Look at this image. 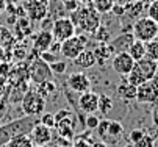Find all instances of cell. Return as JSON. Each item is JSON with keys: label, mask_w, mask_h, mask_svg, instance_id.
Listing matches in <instances>:
<instances>
[{"label": "cell", "mask_w": 158, "mask_h": 147, "mask_svg": "<svg viewBox=\"0 0 158 147\" xmlns=\"http://www.w3.org/2000/svg\"><path fill=\"white\" fill-rule=\"evenodd\" d=\"M75 28H80L85 35H93L102 24V14H99L93 6H78L69 14Z\"/></svg>", "instance_id": "obj_1"}, {"label": "cell", "mask_w": 158, "mask_h": 147, "mask_svg": "<svg viewBox=\"0 0 158 147\" xmlns=\"http://www.w3.org/2000/svg\"><path fill=\"white\" fill-rule=\"evenodd\" d=\"M155 71H156V61L143 58L139 61H135V66H133L131 72L125 78H127V81L130 83V85L139 86L141 83H144V81L153 80Z\"/></svg>", "instance_id": "obj_2"}, {"label": "cell", "mask_w": 158, "mask_h": 147, "mask_svg": "<svg viewBox=\"0 0 158 147\" xmlns=\"http://www.w3.org/2000/svg\"><path fill=\"white\" fill-rule=\"evenodd\" d=\"M46 99H44L35 88H28V91L24 94L20 102V108L25 116H35L39 117L46 111Z\"/></svg>", "instance_id": "obj_3"}, {"label": "cell", "mask_w": 158, "mask_h": 147, "mask_svg": "<svg viewBox=\"0 0 158 147\" xmlns=\"http://www.w3.org/2000/svg\"><path fill=\"white\" fill-rule=\"evenodd\" d=\"M131 35L135 39L143 41V43H149L158 38V24L155 20H152L147 16H143L136 19L131 25Z\"/></svg>", "instance_id": "obj_4"}, {"label": "cell", "mask_w": 158, "mask_h": 147, "mask_svg": "<svg viewBox=\"0 0 158 147\" xmlns=\"http://www.w3.org/2000/svg\"><path fill=\"white\" fill-rule=\"evenodd\" d=\"M85 49H89L88 35H75L61 43V55L64 59H75Z\"/></svg>", "instance_id": "obj_5"}, {"label": "cell", "mask_w": 158, "mask_h": 147, "mask_svg": "<svg viewBox=\"0 0 158 147\" xmlns=\"http://www.w3.org/2000/svg\"><path fill=\"white\" fill-rule=\"evenodd\" d=\"M39 122V117H35V116H22V117H17L5 125H2V129L5 130V133L11 138L14 136H19V135H30V132L33 130V127Z\"/></svg>", "instance_id": "obj_6"}, {"label": "cell", "mask_w": 158, "mask_h": 147, "mask_svg": "<svg viewBox=\"0 0 158 147\" xmlns=\"http://www.w3.org/2000/svg\"><path fill=\"white\" fill-rule=\"evenodd\" d=\"M50 31L53 35V39L60 41V43H63V41H66V39H69V38L77 35V28H75L74 22L69 19V16L55 19Z\"/></svg>", "instance_id": "obj_7"}, {"label": "cell", "mask_w": 158, "mask_h": 147, "mask_svg": "<svg viewBox=\"0 0 158 147\" xmlns=\"http://www.w3.org/2000/svg\"><path fill=\"white\" fill-rule=\"evenodd\" d=\"M28 75H30V80L35 83V85L42 83L46 80H53L50 64H47L46 61H42L39 56L28 63Z\"/></svg>", "instance_id": "obj_8"}, {"label": "cell", "mask_w": 158, "mask_h": 147, "mask_svg": "<svg viewBox=\"0 0 158 147\" xmlns=\"http://www.w3.org/2000/svg\"><path fill=\"white\" fill-rule=\"evenodd\" d=\"M27 11V17L31 22H41L49 16V2L47 0H24L20 2Z\"/></svg>", "instance_id": "obj_9"}, {"label": "cell", "mask_w": 158, "mask_h": 147, "mask_svg": "<svg viewBox=\"0 0 158 147\" xmlns=\"http://www.w3.org/2000/svg\"><path fill=\"white\" fill-rule=\"evenodd\" d=\"M66 85L75 94H81V92H86V91H91V78H89L83 71H77V72H72V74L67 75Z\"/></svg>", "instance_id": "obj_10"}, {"label": "cell", "mask_w": 158, "mask_h": 147, "mask_svg": "<svg viewBox=\"0 0 158 147\" xmlns=\"http://www.w3.org/2000/svg\"><path fill=\"white\" fill-rule=\"evenodd\" d=\"M136 102L153 105L158 102V85L153 80L144 81L139 86H136Z\"/></svg>", "instance_id": "obj_11"}, {"label": "cell", "mask_w": 158, "mask_h": 147, "mask_svg": "<svg viewBox=\"0 0 158 147\" xmlns=\"http://www.w3.org/2000/svg\"><path fill=\"white\" fill-rule=\"evenodd\" d=\"M133 66H135V59L127 52L116 53V55H113V58H111V67H113V71H114L118 75H121V77H127L131 72Z\"/></svg>", "instance_id": "obj_12"}, {"label": "cell", "mask_w": 158, "mask_h": 147, "mask_svg": "<svg viewBox=\"0 0 158 147\" xmlns=\"http://www.w3.org/2000/svg\"><path fill=\"white\" fill-rule=\"evenodd\" d=\"M77 102H78L80 111L85 114H96V111L99 110V94L97 92H93V91L81 92Z\"/></svg>", "instance_id": "obj_13"}, {"label": "cell", "mask_w": 158, "mask_h": 147, "mask_svg": "<svg viewBox=\"0 0 158 147\" xmlns=\"http://www.w3.org/2000/svg\"><path fill=\"white\" fill-rule=\"evenodd\" d=\"M53 35L52 31H47V30H41L38 31L36 35H33L31 38V50L38 55H41L42 52H47L53 43Z\"/></svg>", "instance_id": "obj_14"}, {"label": "cell", "mask_w": 158, "mask_h": 147, "mask_svg": "<svg viewBox=\"0 0 158 147\" xmlns=\"http://www.w3.org/2000/svg\"><path fill=\"white\" fill-rule=\"evenodd\" d=\"M133 41H135V36L131 33H121L114 38H111V41L108 43V47L113 52V55L124 53V52H128L130 46L133 44Z\"/></svg>", "instance_id": "obj_15"}, {"label": "cell", "mask_w": 158, "mask_h": 147, "mask_svg": "<svg viewBox=\"0 0 158 147\" xmlns=\"http://www.w3.org/2000/svg\"><path fill=\"white\" fill-rule=\"evenodd\" d=\"M30 138L33 141L35 145H44V144H49L53 138L52 135V129L46 127V125H42L41 122H38L33 130L30 132Z\"/></svg>", "instance_id": "obj_16"}, {"label": "cell", "mask_w": 158, "mask_h": 147, "mask_svg": "<svg viewBox=\"0 0 158 147\" xmlns=\"http://www.w3.org/2000/svg\"><path fill=\"white\" fill-rule=\"evenodd\" d=\"M35 31V22L25 16V17H17L14 22V35L17 39H27L28 36H33Z\"/></svg>", "instance_id": "obj_17"}, {"label": "cell", "mask_w": 158, "mask_h": 147, "mask_svg": "<svg viewBox=\"0 0 158 147\" xmlns=\"http://www.w3.org/2000/svg\"><path fill=\"white\" fill-rule=\"evenodd\" d=\"M93 53H94L96 64H99L100 67H105L106 63L111 61V58H113V52L110 50L108 44H96L93 47Z\"/></svg>", "instance_id": "obj_18"}, {"label": "cell", "mask_w": 158, "mask_h": 147, "mask_svg": "<svg viewBox=\"0 0 158 147\" xmlns=\"http://www.w3.org/2000/svg\"><path fill=\"white\" fill-rule=\"evenodd\" d=\"M124 6H125V14L122 16V17H127V19H130L131 22H135L136 19H139V17H143V13L146 11V5H143L141 2H138V0H131V2H127V3H124Z\"/></svg>", "instance_id": "obj_19"}, {"label": "cell", "mask_w": 158, "mask_h": 147, "mask_svg": "<svg viewBox=\"0 0 158 147\" xmlns=\"http://www.w3.org/2000/svg\"><path fill=\"white\" fill-rule=\"evenodd\" d=\"M72 63H74L77 67H80L81 71L96 66V59H94V53H93V50H91V49H85V50H83L75 59H72Z\"/></svg>", "instance_id": "obj_20"}, {"label": "cell", "mask_w": 158, "mask_h": 147, "mask_svg": "<svg viewBox=\"0 0 158 147\" xmlns=\"http://www.w3.org/2000/svg\"><path fill=\"white\" fill-rule=\"evenodd\" d=\"M122 133H124L122 124L118 122V120H110V122H108V129H106V133H105L103 141H106V142H118V141L121 139Z\"/></svg>", "instance_id": "obj_21"}, {"label": "cell", "mask_w": 158, "mask_h": 147, "mask_svg": "<svg viewBox=\"0 0 158 147\" xmlns=\"http://www.w3.org/2000/svg\"><path fill=\"white\" fill-rule=\"evenodd\" d=\"M116 94L122 100H136V86L130 85L127 78L124 77V81L121 85H118V88H116Z\"/></svg>", "instance_id": "obj_22"}, {"label": "cell", "mask_w": 158, "mask_h": 147, "mask_svg": "<svg viewBox=\"0 0 158 147\" xmlns=\"http://www.w3.org/2000/svg\"><path fill=\"white\" fill-rule=\"evenodd\" d=\"M35 89L46 99H50L56 91H58V85H56V81L55 80H46V81H42V83H38V85L35 86Z\"/></svg>", "instance_id": "obj_23"}, {"label": "cell", "mask_w": 158, "mask_h": 147, "mask_svg": "<svg viewBox=\"0 0 158 147\" xmlns=\"http://www.w3.org/2000/svg\"><path fill=\"white\" fill-rule=\"evenodd\" d=\"M91 36H93V39H94V43H97V44H108L110 41H111V38H113L110 28H108L105 24H100L99 28H97Z\"/></svg>", "instance_id": "obj_24"}, {"label": "cell", "mask_w": 158, "mask_h": 147, "mask_svg": "<svg viewBox=\"0 0 158 147\" xmlns=\"http://www.w3.org/2000/svg\"><path fill=\"white\" fill-rule=\"evenodd\" d=\"M135 61H139L143 58H146V43H143V41H138L135 39L133 44L130 46L128 52H127Z\"/></svg>", "instance_id": "obj_25"}, {"label": "cell", "mask_w": 158, "mask_h": 147, "mask_svg": "<svg viewBox=\"0 0 158 147\" xmlns=\"http://www.w3.org/2000/svg\"><path fill=\"white\" fill-rule=\"evenodd\" d=\"M14 43L16 36L6 27H0V49H13Z\"/></svg>", "instance_id": "obj_26"}, {"label": "cell", "mask_w": 158, "mask_h": 147, "mask_svg": "<svg viewBox=\"0 0 158 147\" xmlns=\"http://www.w3.org/2000/svg\"><path fill=\"white\" fill-rule=\"evenodd\" d=\"M118 2L119 0H93V8L99 14H108V13H111V8Z\"/></svg>", "instance_id": "obj_27"}, {"label": "cell", "mask_w": 158, "mask_h": 147, "mask_svg": "<svg viewBox=\"0 0 158 147\" xmlns=\"http://www.w3.org/2000/svg\"><path fill=\"white\" fill-rule=\"evenodd\" d=\"M6 147H35L30 135H19L8 141Z\"/></svg>", "instance_id": "obj_28"}, {"label": "cell", "mask_w": 158, "mask_h": 147, "mask_svg": "<svg viewBox=\"0 0 158 147\" xmlns=\"http://www.w3.org/2000/svg\"><path fill=\"white\" fill-rule=\"evenodd\" d=\"M113 107H114V102H113V99H111L110 96H106V94H99V110H97V111H100L103 116H106V114L113 110Z\"/></svg>", "instance_id": "obj_29"}, {"label": "cell", "mask_w": 158, "mask_h": 147, "mask_svg": "<svg viewBox=\"0 0 158 147\" xmlns=\"http://www.w3.org/2000/svg\"><path fill=\"white\" fill-rule=\"evenodd\" d=\"M146 58L152 61H158V38L146 43Z\"/></svg>", "instance_id": "obj_30"}, {"label": "cell", "mask_w": 158, "mask_h": 147, "mask_svg": "<svg viewBox=\"0 0 158 147\" xmlns=\"http://www.w3.org/2000/svg\"><path fill=\"white\" fill-rule=\"evenodd\" d=\"M39 122L42 124V125H46V127H49V129H55V125H56V122H55V114H52V113H46L44 111L41 116H39Z\"/></svg>", "instance_id": "obj_31"}, {"label": "cell", "mask_w": 158, "mask_h": 147, "mask_svg": "<svg viewBox=\"0 0 158 147\" xmlns=\"http://www.w3.org/2000/svg\"><path fill=\"white\" fill-rule=\"evenodd\" d=\"M50 69H52V74L63 75L66 72V69H67V63L64 59H56V61H53L50 64Z\"/></svg>", "instance_id": "obj_32"}, {"label": "cell", "mask_w": 158, "mask_h": 147, "mask_svg": "<svg viewBox=\"0 0 158 147\" xmlns=\"http://www.w3.org/2000/svg\"><path fill=\"white\" fill-rule=\"evenodd\" d=\"M155 139L156 136L155 135H150V133H144V136L136 142V147H153L155 145Z\"/></svg>", "instance_id": "obj_33"}, {"label": "cell", "mask_w": 158, "mask_h": 147, "mask_svg": "<svg viewBox=\"0 0 158 147\" xmlns=\"http://www.w3.org/2000/svg\"><path fill=\"white\" fill-rule=\"evenodd\" d=\"M100 122V117L96 116V114H86V119H85V127L88 130H96L97 125Z\"/></svg>", "instance_id": "obj_34"}, {"label": "cell", "mask_w": 158, "mask_h": 147, "mask_svg": "<svg viewBox=\"0 0 158 147\" xmlns=\"http://www.w3.org/2000/svg\"><path fill=\"white\" fill-rule=\"evenodd\" d=\"M146 13H147V17H150L152 20H155L158 24V0H153L150 5H147Z\"/></svg>", "instance_id": "obj_35"}, {"label": "cell", "mask_w": 158, "mask_h": 147, "mask_svg": "<svg viewBox=\"0 0 158 147\" xmlns=\"http://www.w3.org/2000/svg\"><path fill=\"white\" fill-rule=\"evenodd\" d=\"M144 133H146V130H143V129H133V130L128 133V142L136 144V142L144 136Z\"/></svg>", "instance_id": "obj_36"}, {"label": "cell", "mask_w": 158, "mask_h": 147, "mask_svg": "<svg viewBox=\"0 0 158 147\" xmlns=\"http://www.w3.org/2000/svg\"><path fill=\"white\" fill-rule=\"evenodd\" d=\"M11 71H13V66L6 61H2L0 63V78H6L11 75Z\"/></svg>", "instance_id": "obj_37"}, {"label": "cell", "mask_w": 158, "mask_h": 147, "mask_svg": "<svg viewBox=\"0 0 158 147\" xmlns=\"http://www.w3.org/2000/svg\"><path fill=\"white\" fill-rule=\"evenodd\" d=\"M111 14L116 16V17H122L125 14V6L124 3H114V6L111 8Z\"/></svg>", "instance_id": "obj_38"}, {"label": "cell", "mask_w": 158, "mask_h": 147, "mask_svg": "<svg viewBox=\"0 0 158 147\" xmlns=\"http://www.w3.org/2000/svg\"><path fill=\"white\" fill-rule=\"evenodd\" d=\"M39 58H41L42 61H46L47 64H52L53 61H56V59H58V56H56V55H53V53H50L49 50H47V52H42V53L39 55Z\"/></svg>", "instance_id": "obj_39"}, {"label": "cell", "mask_w": 158, "mask_h": 147, "mask_svg": "<svg viewBox=\"0 0 158 147\" xmlns=\"http://www.w3.org/2000/svg\"><path fill=\"white\" fill-rule=\"evenodd\" d=\"M72 114H75L72 110L63 108V110H60V111L55 113V122H58V120H61V119H64V117H67V116H72Z\"/></svg>", "instance_id": "obj_40"}, {"label": "cell", "mask_w": 158, "mask_h": 147, "mask_svg": "<svg viewBox=\"0 0 158 147\" xmlns=\"http://www.w3.org/2000/svg\"><path fill=\"white\" fill-rule=\"evenodd\" d=\"M63 5H64V10L69 13V14H71L72 11H75V10L80 6V5L77 3V0H67V2H64Z\"/></svg>", "instance_id": "obj_41"}, {"label": "cell", "mask_w": 158, "mask_h": 147, "mask_svg": "<svg viewBox=\"0 0 158 147\" xmlns=\"http://www.w3.org/2000/svg\"><path fill=\"white\" fill-rule=\"evenodd\" d=\"M49 52L50 53H53V55H61V43L60 41H53L52 43V46H50V49H49Z\"/></svg>", "instance_id": "obj_42"}, {"label": "cell", "mask_w": 158, "mask_h": 147, "mask_svg": "<svg viewBox=\"0 0 158 147\" xmlns=\"http://www.w3.org/2000/svg\"><path fill=\"white\" fill-rule=\"evenodd\" d=\"M152 122L153 125L158 129V102H155L152 105Z\"/></svg>", "instance_id": "obj_43"}, {"label": "cell", "mask_w": 158, "mask_h": 147, "mask_svg": "<svg viewBox=\"0 0 158 147\" xmlns=\"http://www.w3.org/2000/svg\"><path fill=\"white\" fill-rule=\"evenodd\" d=\"M75 138H77V139H75V142H72V147H93L91 142H88L86 139L78 138V136H75Z\"/></svg>", "instance_id": "obj_44"}, {"label": "cell", "mask_w": 158, "mask_h": 147, "mask_svg": "<svg viewBox=\"0 0 158 147\" xmlns=\"http://www.w3.org/2000/svg\"><path fill=\"white\" fill-rule=\"evenodd\" d=\"M80 6H93V0H77Z\"/></svg>", "instance_id": "obj_45"}, {"label": "cell", "mask_w": 158, "mask_h": 147, "mask_svg": "<svg viewBox=\"0 0 158 147\" xmlns=\"http://www.w3.org/2000/svg\"><path fill=\"white\" fill-rule=\"evenodd\" d=\"M5 6H6V2L5 0H0V14L5 13Z\"/></svg>", "instance_id": "obj_46"}, {"label": "cell", "mask_w": 158, "mask_h": 147, "mask_svg": "<svg viewBox=\"0 0 158 147\" xmlns=\"http://www.w3.org/2000/svg\"><path fill=\"white\" fill-rule=\"evenodd\" d=\"M153 81L158 85V61H156V71H155V75H153Z\"/></svg>", "instance_id": "obj_47"}, {"label": "cell", "mask_w": 158, "mask_h": 147, "mask_svg": "<svg viewBox=\"0 0 158 147\" xmlns=\"http://www.w3.org/2000/svg\"><path fill=\"white\" fill-rule=\"evenodd\" d=\"M93 147H108V145H106V144H105V142H97V141H96V142H94V145H93Z\"/></svg>", "instance_id": "obj_48"}, {"label": "cell", "mask_w": 158, "mask_h": 147, "mask_svg": "<svg viewBox=\"0 0 158 147\" xmlns=\"http://www.w3.org/2000/svg\"><path fill=\"white\" fill-rule=\"evenodd\" d=\"M138 2H141L143 5H146V6H147V5H150V3L153 2V0H138Z\"/></svg>", "instance_id": "obj_49"}, {"label": "cell", "mask_w": 158, "mask_h": 147, "mask_svg": "<svg viewBox=\"0 0 158 147\" xmlns=\"http://www.w3.org/2000/svg\"><path fill=\"white\" fill-rule=\"evenodd\" d=\"M5 2H6V3H20L22 0H5Z\"/></svg>", "instance_id": "obj_50"}, {"label": "cell", "mask_w": 158, "mask_h": 147, "mask_svg": "<svg viewBox=\"0 0 158 147\" xmlns=\"http://www.w3.org/2000/svg\"><path fill=\"white\" fill-rule=\"evenodd\" d=\"M124 147H136V144H133V142H127Z\"/></svg>", "instance_id": "obj_51"}, {"label": "cell", "mask_w": 158, "mask_h": 147, "mask_svg": "<svg viewBox=\"0 0 158 147\" xmlns=\"http://www.w3.org/2000/svg\"><path fill=\"white\" fill-rule=\"evenodd\" d=\"M60 2H63V3H64V2H67V0H60Z\"/></svg>", "instance_id": "obj_52"}, {"label": "cell", "mask_w": 158, "mask_h": 147, "mask_svg": "<svg viewBox=\"0 0 158 147\" xmlns=\"http://www.w3.org/2000/svg\"><path fill=\"white\" fill-rule=\"evenodd\" d=\"M47 2H50V0H47Z\"/></svg>", "instance_id": "obj_53"}]
</instances>
